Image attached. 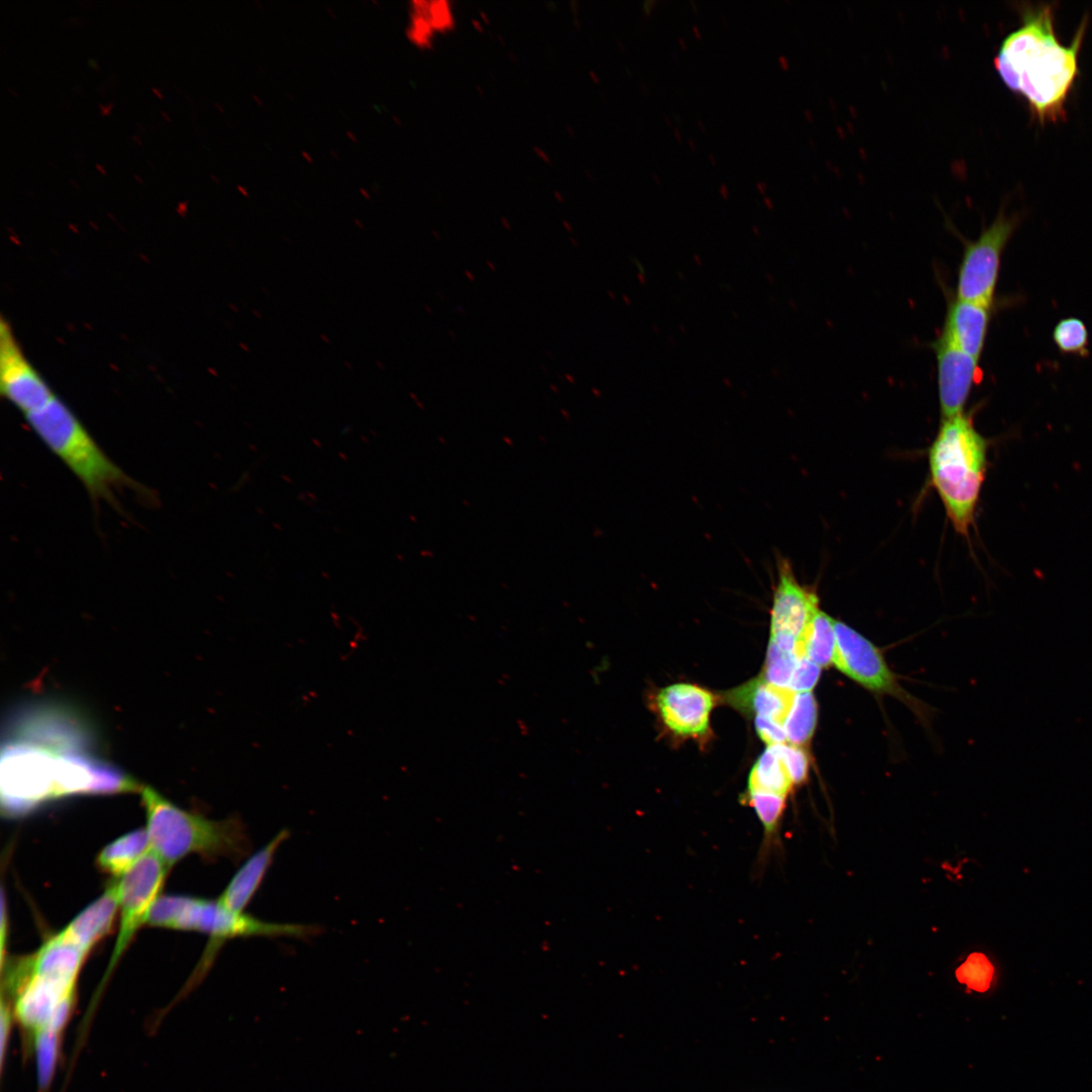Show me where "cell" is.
<instances>
[{"mask_svg":"<svg viewBox=\"0 0 1092 1092\" xmlns=\"http://www.w3.org/2000/svg\"><path fill=\"white\" fill-rule=\"evenodd\" d=\"M1022 26L1006 38L995 70L1006 85L1025 98L1041 123L1065 117V101L1077 73L1087 19L1069 47L1057 40L1051 6L1022 9Z\"/></svg>","mask_w":1092,"mask_h":1092,"instance_id":"1","label":"cell"},{"mask_svg":"<svg viewBox=\"0 0 1092 1092\" xmlns=\"http://www.w3.org/2000/svg\"><path fill=\"white\" fill-rule=\"evenodd\" d=\"M150 850L167 867L190 854L241 861L253 849L240 817L213 821L186 812L151 787L142 790Z\"/></svg>","mask_w":1092,"mask_h":1092,"instance_id":"2","label":"cell"},{"mask_svg":"<svg viewBox=\"0 0 1092 1092\" xmlns=\"http://www.w3.org/2000/svg\"><path fill=\"white\" fill-rule=\"evenodd\" d=\"M931 486L952 526L968 537L984 482L987 442L965 413L942 421L929 451Z\"/></svg>","mask_w":1092,"mask_h":1092,"instance_id":"3","label":"cell"},{"mask_svg":"<svg viewBox=\"0 0 1092 1092\" xmlns=\"http://www.w3.org/2000/svg\"><path fill=\"white\" fill-rule=\"evenodd\" d=\"M46 446L70 469L94 500L112 503L122 488H140L100 448L88 430L58 396L25 417Z\"/></svg>","mask_w":1092,"mask_h":1092,"instance_id":"4","label":"cell"},{"mask_svg":"<svg viewBox=\"0 0 1092 1092\" xmlns=\"http://www.w3.org/2000/svg\"><path fill=\"white\" fill-rule=\"evenodd\" d=\"M61 755L28 739L6 735L0 759V788L7 814L25 813L57 800L56 772Z\"/></svg>","mask_w":1092,"mask_h":1092,"instance_id":"5","label":"cell"},{"mask_svg":"<svg viewBox=\"0 0 1092 1092\" xmlns=\"http://www.w3.org/2000/svg\"><path fill=\"white\" fill-rule=\"evenodd\" d=\"M176 930L200 931L210 936L209 960L218 947L229 940L253 937H292L308 939L322 930L314 925L278 924L247 914H238L220 902L187 896Z\"/></svg>","mask_w":1092,"mask_h":1092,"instance_id":"6","label":"cell"},{"mask_svg":"<svg viewBox=\"0 0 1092 1092\" xmlns=\"http://www.w3.org/2000/svg\"><path fill=\"white\" fill-rule=\"evenodd\" d=\"M1020 219L1001 211L976 241L966 245L961 261L956 299L993 308L1001 257Z\"/></svg>","mask_w":1092,"mask_h":1092,"instance_id":"7","label":"cell"},{"mask_svg":"<svg viewBox=\"0 0 1092 1092\" xmlns=\"http://www.w3.org/2000/svg\"><path fill=\"white\" fill-rule=\"evenodd\" d=\"M168 870L167 864L150 850L119 878V934L99 991L104 988L102 986L116 968L136 932L146 924L148 913L161 892Z\"/></svg>","mask_w":1092,"mask_h":1092,"instance_id":"8","label":"cell"},{"mask_svg":"<svg viewBox=\"0 0 1092 1092\" xmlns=\"http://www.w3.org/2000/svg\"><path fill=\"white\" fill-rule=\"evenodd\" d=\"M7 728V735L28 739L60 754L87 752L93 744L83 720L56 704L30 705L10 719Z\"/></svg>","mask_w":1092,"mask_h":1092,"instance_id":"9","label":"cell"},{"mask_svg":"<svg viewBox=\"0 0 1092 1092\" xmlns=\"http://www.w3.org/2000/svg\"><path fill=\"white\" fill-rule=\"evenodd\" d=\"M0 393L25 417L57 396L32 366L4 317L0 321Z\"/></svg>","mask_w":1092,"mask_h":1092,"instance_id":"10","label":"cell"},{"mask_svg":"<svg viewBox=\"0 0 1092 1092\" xmlns=\"http://www.w3.org/2000/svg\"><path fill=\"white\" fill-rule=\"evenodd\" d=\"M715 702L710 691L681 682L659 691L656 708L670 733L681 738L697 739L708 736L710 731Z\"/></svg>","mask_w":1092,"mask_h":1092,"instance_id":"11","label":"cell"},{"mask_svg":"<svg viewBox=\"0 0 1092 1092\" xmlns=\"http://www.w3.org/2000/svg\"><path fill=\"white\" fill-rule=\"evenodd\" d=\"M834 665L873 691L893 692L895 680L878 648L843 622L836 621Z\"/></svg>","mask_w":1092,"mask_h":1092,"instance_id":"12","label":"cell"},{"mask_svg":"<svg viewBox=\"0 0 1092 1092\" xmlns=\"http://www.w3.org/2000/svg\"><path fill=\"white\" fill-rule=\"evenodd\" d=\"M778 584L771 610V634H787L800 641L818 609L816 592L802 586L786 559L778 560Z\"/></svg>","mask_w":1092,"mask_h":1092,"instance_id":"13","label":"cell"},{"mask_svg":"<svg viewBox=\"0 0 1092 1092\" xmlns=\"http://www.w3.org/2000/svg\"><path fill=\"white\" fill-rule=\"evenodd\" d=\"M938 368V390L942 420L964 412L980 372V360L939 338L934 345Z\"/></svg>","mask_w":1092,"mask_h":1092,"instance_id":"14","label":"cell"},{"mask_svg":"<svg viewBox=\"0 0 1092 1092\" xmlns=\"http://www.w3.org/2000/svg\"><path fill=\"white\" fill-rule=\"evenodd\" d=\"M992 309L956 299L949 306L940 338L964 354L981 360L991 324Z\"/></svg>","mask_w":1092,"mask_h":1092,"instance_id":"15","label":"cell"},{"mask_svg":"<svg viewBox=\"0 0 1092 1092\" xmlns=\"http://www.w3.org/2000/svg\"><path fill=\"white\" fill-rule=\"evenodd\" d=\"M289 837L290 832L283 829L268 844L248 857L219 897L220 904L232 912L244 914L263 884L279 849Z\"/></svg>","mask_w":1092,"mask_h":1092,"instance_id":"16","label":"cell"},{"mask_svg":"<svg viewBox=\"0 0 1092 1092\" xmlns=\"http://www.w3.org/2000/svg\"><path fill=\"white\" fill-rule=\"evenodd\" d=\"M795 692L769 684L760 676L745 682L744 685L723 694V700L730 707L746 715L763 716L781 725L788 718L795 699Z\"/></svg>","mask_w":1092,"mask_h":1092,"instance_id":"17","label":"cell"},{"mask_svg":"<svg viewBox=\"0 0 1092 1092\" xmlns=\"http://www.w3.org/2000/svg\"><path fill=\"white\" fill-rule=\"evenodd\" d=\"M119 907V882L115 881L59 935L88 954L110 931Z\"/></svg>","mask_w":1092,"mask_h":1092,"instance_id":"18","label":"cell"},{"mask_svg":"<svg viewBox=\"0 0 1092 1092\" xmlns=\"http://www.w3.org/2000/svg\"><path fill=\"white\" fill-rule=\"evenodd\" d=\"M832 618L818 610L798 643L796 655L807 657L821 668L834 664L836 630Z\"/></svg>","mask_w":1092,"mask_h":1092,"instance_id":"19","label":"cell"},{"mask_svg":"<svg viewBox=\"0 0 1092 1092\" xmlns=\"http://www.w3.org/2000/svg\"><path fill=\"white\" fill-rule=\"evenodd\" d=\"M786 800L787 798H784V796L763 791L747 790L743 795L742 801L752 807L760 826H763L764 838L760 860L767 858L773 848L779 844L780 828L785 810H786Z\"/></svg>","mask_w":1092,"mask_h":1092,"instance_id":"20","label":"cell"},{"mask_svg":"<svg viewBox=\"0 0 1092 1092\" xmlns=\"http://www.w3.org/2000/svg\"><path fill=\"white\" fill-rule=\"evenodd\" d=\"M150 851V836L146 828H140L108 845L99 852L98 864L102 870L120 878Z\"/></svg>","mask_w":1092,"mask_h":1092,"instance_id":"21","label":"cell"},{"mask_svg":"<svg viewBox=\"0 0 1092 1092\" xmlns=\"http://www.w3.org/2000/svg\"><path fill=\"white\" fill-rule=\"evenodd\" d=\"M794 785L776 746L768 747L750 771L748 790L763 791L788 798Z\"/></svg>","mask_w":1092,"mask_h":1092,"instance_id":"22","label":"cell"},{"mask_svg":"<svg viewBox=\"0 0 1092 1092\" xmlns=\"http://www.w3.org/2000/svg\"><path fill=\"white\" fill-rule=\"evenodd\" d=\"M817 703L812 692L796 694L792 708L784 723L787 739L793 746L811 742L817 724Z\"/></svg>","mask_w":1092,"mask_h":1092,"instance_id":"23","label":"cell"},{"mask_svg":"<svg viewBox=\"0 0 1092 1092\" xmlns=\"http://www.w3.org/2000/svg\"><path fill=\"white\" fill-rule=\"evenodd\" d=\"M1053 340L1063 355L1086 358L1089 334L1086 323L1075 317L1062 318L1054 328Z\"/></svg>","mask_w":1092,"mask_h":1092,"instance_id":"24","label":"cell"},{"mask_svg":"<svg viewBox=\"0 0 1092 1092\" xmlns=\"http://www.w3.org/2000/svg\"><path fill=\"white\" fill-rule=\"evenodd\" d=\"M38 1063L39 1086L41 1091L49 1088L58 1060L61 1034L42 1031L32 1036Z\"/></svg>","mask_w":1092,"mask_h":1092,"instance_id":"25","label":"cell"},{"mask_svg":"<svg viewBox=\"0 0 1092 1092\" xmlns=\"http://www.w3.org/2000/svg\"><path fill=\"white\" fill-rule=\"evenodd\" d=\"M405 37L419 51L428 52L436 48L439 39L424 14L421 0H411L407 7Z\"/></svg>","mask_w":1092,"mask_h":1092,"instance_id":"26","label":"cell"},{"mask_svg":"<svg viewBox=\"0 0 1092 1092\" xmlns=\"http://www.w3.org/2000/svg\"><path fill=\"white\" fill-rule=\"evenodd\" d=\"M994 971V965L984 954L973 953L956 970V977L971 991L983 994L992 987Z\"/></svg>","mask_w":1092,"mask_h":1092,"instance_id":"27","label":"cell"},{"mask_svg":"<svg viewBox=\"0 0 1092 1092\" xmlns=\"http://www.w3.org/2000/svg\"><path fill=\"white\" fill-rule=\"evenodd\" d=\"M800 657L796 654L784 653L770 643L763 674L760 675L769 684L789 688L796 666Z\"/></svg>","mask_w":1092,"mask_h":1092,"instance_id":"28","label":"cell"},{"mask_svg":"<svg viewBox=\"0 0 1092 1092\" xmlns=\"http://www.w3.org/2000/svg\"><path fill=\"white\" fill-rule=\"evenodd\" d=\"M424 14L438 38L450 35L459 26L457 4L451 0H421Z\"/></svg>","mask_w":1092,"mask_h":1092,"instance_id":"29","label":"cell"},{"mask_svg":"<svg viewBox=\"0 0 1092 1092\" xmlns=\"http://www.w3.org/2000/svg\"><path fill=\"white\" fill-rule=\"evenodd\" d=\"M794 786H800L809 778L810 756L801 747L775 745Z\"/></svg>","mask_w":1092,"mask_h":1092,"instance_id":"30","label":"cell"},{"mask_svg":"<svg viewBox=\"0 0 1092 1092\" xmlns=\"http://www.w3.org/2000/svg\"><path fill=\"white\" fill-rule=\"evenodd\" d=\"M821 670L822 668L812 662L810 658H800L790 681L789 689L799 693L812 692L821 677Z\"/></svg>","mask_w":1092,"mask_h":1092,"instance_id":"31","label":"cell"},{"mask_svg":"<svg viewBox=\"0 0 1092 1092\" xmlns=\"http://www.w3.org/2000/svg\"><path fill=\"white\" fill-rule=\"evenodd\" d=\"M755 726L760 738L768 747L782 745L786 742L787 735L783 725L763 718V716H756Z\"/></svg>","mask_w":1092,"mask_h":1092,"instance_id":"32","label":"cell"},{"mask_svg":"<svg viewBox=\"0 0 1092 1092\" xmlns=\"http://www.w3.org/2000/svg\"><path fill=\"white\" fill-rule=\"evenodd\" d=\"M10 1028H11L10 1010H9L8 1006L6 1005L5 1000H3V1005H2V1061H3V1063L5 1061V1056L6 1053Z\"/></svg>","mask_w":1092,"mask_h":1092,"instance_id":"33","label":"cell"},{"mask_svg":"<svg viewBox=\"0 0 1092 1092\" xmlns=\"http://www.w3.org/2000/svg\"><path fill=\"white\" fill-rule=\"evenodd\" d=\"M345 134H346V138L348 139V141H350L351 143H354V144L358 143V136L357 135L356 132L348 130V131H346Z\"/></svg>","mask_w":1092,"mask_h":1092,"instance_id":"34","label":"cell"},{"mask_svg":"<svg viewBox=\"0 0 1092 1092\" xmlns=\"http://www.w3.org/2000/svg\"><path fill=\"white\" fill-rule=\"evenodd\" d=\"M301 155H302V158L304 159V161H305L306 163H309V164H313V163H314V157L312 156V154H311L310 152H308V151H302V152H301Z\"/></svg>","mask_w":1092,"mask_h":1092,"instance_id":"35","label":"cell"},{"mask_svg":"<svg viewBox=\"0 0 1092 1092\" xmlns=\"http://www.w3.org/2000/svg\"><path fill=\"white\" fill-rule=\"evenodd\" d=\"M98 107L100 109L101 116H109L110 115V110L106 106L98 104Z\"/></svg>","mask_w":1092,"mask_h":1092,"instance_id":"36","label":"cell"},{"mask_svg":"<svg viewBox=\"0 0 1092 1092\" xmlns=\"http://www.w3.org/2000/svg\"><path fill=\"white\" fill-rule=\"evenodd\" d=\"M237 188H238V190H239V191H240V192L242 193V195H243L244 197H248V190H247V188H246L244 186L238 185V186H237Z\"/></svg>","mask_w":1092,"mask_h":1092,"instance_id":"37","label":"cell"},{"mask_svg":"<svg viewBox=\"0 0 1092 1092\" xmlns=\"http://www.w3.org/2000/svg\"><path fill=\"white\" fill-rule=\"evenodd\" d=\"M87 62L91 68H94V70H99L98 63L94 59L89 58Z\"/></svg>","mask_w":1092,"mask_h":1092,"instance_id":"38","label":"cell"},{"mask_svg":"<svg viewBox=\"0 0 1092 1092\" xmlns=\"http://www.w3.org/2000/svg\"><path fill=\"white\" fill-rule=\"evenodd\" d=\"M96 168L98 170V173H100L101 175L107 176V172L104 167H102L101 165L97 163Z\"/></svg>","mask_w":1092,"mask_h":1092,"instance_id":"39","label":"cell"},{"mask_svg":"<svg viewBox=\"0 0 1092 1092\" xmlns=\"http://www.w3.org/2000/svg\"><path fill=\"white\" fill-rule=\"evenodd\" d=\"M151 89H152L153 93H154V94H155V95H156V96H157L159 98H162V99H163V96H162V94L161 93V91H159V90H158L156 87H152Z\"/></svg>","mask_w":1092,"mask_h":1092,"instance_id":"40","label":"cell"},{"mask_svg":"<svg viewBox=\"0 0 1092 1092\" xmlns=\"http://www.w3.org/2000/svg\"><path fill=\"white\" fill-rule=\"evenodd\" d=\"M254 101H256V104H257L258 106H260V107H261V106H264V101H263V100H261V98H260V97L254 96Z\"/></svg>","mask_w":1092,"mask_h":1092,"instance_id":"41","label":"cell"},{"mask_svg":"<svg viewBox=\"0 0 1092 1092\" xmlns=\"http://www.w3.org/2000/svg\"><path fill=\"white\" fill-rule=\"evenodd\" d=\"M360 192L362 193V197H369L370 195V192L367 188H360Z\"/></svg>","mask_w":1092,"mask_h":1092,"instance_id":"42","label":"cell"},{"mask_svg":"<svg viewBox=\"0 0 1092 1092\" xmlns=\"http://www.w3.org/2000/svg\"><path fill=\"white\" fill-rule=\"evenodd\" d=\"M161 113H162V117H163V118L166 120V121H168V122H172V118H170V117L167 115V112H165L164 110H162V111H161Z\"/></svg>","mask_w":1092,"mask_h":1092,"instance_id":"43","label":"cell"},{"mask_svg":"<svg viewBox=\"0 0 1092 1092\" xmlns=\"http://www.w3.org/2000/svg\"><path fill=\"white\" fill-rule=\"evenodd\" d=\"M211 178L213 181L215 182V184L220 185V179L217 176H215L214 175H211Z\"/></svg>","mask_w":1092,"mask_h":1092,"instance_id":"44","label":"cell"},{"mask_svg":"<svg viewBox=\"0 0 1092 1092\" xmlns=\"http://www.w3.org/2000/svg\"><path fill=\"white\" fill-rule=\"evenodd\" d=\"M132 139H133V140H134L136 143H138L139 145H141V144H142V142L140 141V139L138 138V136H135V135H133V136H132Z\"/></svg>","mask_w":1092,"mask_h":1092,"instance_id":"45","label":"cell"},{"mask_svg":"<svg viewBox=\"0 0 1092 1092\" xmlns=\"http://www.w3.org/2000/svg\"><path fill=\"white\" fill-rule=\"evenodd\" d=\"M134 178H135L136 181H138L140 185H142V184H143V180L141 179V177H140L138 175H134Z\"/></svg>","mask_w":1092,"mask_h":1092,"instance_id":"46","label":"cell"},{"mask_svg":"<svg viewBox=\"0 0 1092 1092\" xmlns=\"http://www.w3.org/2000/svg\"><path fill=\"white\" fill-rule=\"evenodd\" d=\"M214 106H215V108H217V109H218V110H219L221 112H224V109L221 107V105H219V104H218V102H215Z\"/></svg>","mask_w":1092,"mask_h":1092,"instance_id":"47","label":"cell"},{"mask_svg":"<svg viewBox=\"0 0 1092 1092\" xmlns=\"http://www.w3.org/2000/svg\"><path fill=\"white\" fill-rule=\"evenodd\" d=\"M106 107H107V108H108L110 110H111V109L113 108V102H109V104H108V105H106Z\"/></svg>","mask_w":1092,"mask_h":1092,"instance_id":"48","label":"cell"},{"mask_svg":"<svg viewBox=\"0 0 1092 1092\" xmlns=\"http://www.w3.org/2000/svg\"><path fill=\"white\" fill-rule=\"evenodd\" d=\"M71 184H72V186H74V188H78V186H77L76 182H75L73 179H71Z\"/></svg>","mask_w":1092,"mask_h":1092,"instance_id":"49","label":"cell"},{"mask_svg":"<svg viewBox=\"0 0 1092 1092\" xmlns=\"http://www.w3.org/2000/svg\"><path fill=\"white\" fill-rule=\"evenodd\" d=\"M8 90H9V91H10V93H11V94H13L15 97H18V94L16 93V91H14V90H13V89H11V88H8Z\"/></svg>","mask_w":1092,"mask_h":1092,"instance_id":"50","label":"cell"}]
</instances>
